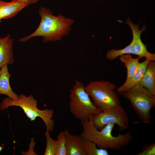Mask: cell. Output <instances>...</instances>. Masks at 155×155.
I'll use <instances>...</instances> for the list:
<instances>
[{"label": "cell", "mask_w": 155, "mask_h": 155, "mask_svg": "<svg viewBox=\"0 0 155 155\" xmlns=\"http://www.w3.org/2000/svg\"><path fill=\"white\" fill-rule=\"evenodd\" d=\"M39 13L41 20L36 29L30 34L19 39V42H24L36 36L42 37L44 43L55 42L69 34L74 22L73 19L66 18L60 13L54 16L50 9L43 7L39 10Z\"/></svg>", "instance_id": "cell-1"}, {"label": "cell", "mask_w": 155, "mask_h": 155, "mask_svg": "<svg viewBox=\"0 0 155 155\" xmlns=\"http://www.w3.org/2000/svg\"><path fill=\"white\" fill-rule=\"evenodd\" d=\"M92 116L88 120L81 121L82 131L80 135L82 137L93 142L98 148L106 150H120L131 141L133 137L130 131L117 136L113 135L114 124H107L99 130L92 122Z\"/></svg>", "instance_id": "cell-2"}, {"label": "cell", "mask_w": 155, "mask_h": 155, "mask_svg": "<svg viewBox=\"0 0 155 155\" xmlns=\"http://www.w3.org/2000/svg\"><path fill=\"white\" fill-rule=\"evenodd\" d=\"M118 93L129 101L132 108L143 123L151 124L150 111L155 106V95L139 83Z\"/></svg>", "instance_id": "cell-3"}, {"label": "cell", "mask_w": 155, "mask_h": 155, "mask_svg": "<svg viewBox=\"0 0 155 155\" xmlns=\"http://www.w3.org/2000/svg\"><path fill=\"white\" fill-rule=\"evenodd\" d=\"M37 100L32 95L26 96L20 94L16 100H12L9 97L4 98L0 104V109L3 111L10 106L20 107L31 121L39 117L44 122L46 130L49 132L52 131L55 124L54 120L52 119L54 111L47 109L40 110L37 107Z\"/></svg>", "instance_id": "cell-4"}, {"label": "cell", "mask_w": 155, "mask_h": 155, "mask_svg": "<svg viewBox=\"0 0 155 155\" xmlns=\"http://www.w3.org/2000/svg\"><path fill=\"white\" fill-rule=\"evenodd\" d=\"M84 84L76 80L70 91L69 111L76 119L84 121L102 111L91 101Z\"/></svg>", "instance_id": "cell-5"}, {"label": "cell", "mask_w": 155, "mask_h": 155, "mask_svg": "<svg viewBox=\"0 0 155 155\" xmlns=\"http://www.w3.org/2000/svg\"><path fill=\"white\" fill-rule=\"evenodd\" d=\"M116 86L109 81L101 80L90 82L85 90L92 100L94 104L102 111L121 105Z\"/></svg>", "instance_id": "cell-6"}, {"label": "cell", "mask_w": 155, "mask_h": 155, "mask_svg": "<svg viewBox=\"0 0 155 155\" xmlns=\"http://www.w3.org/2000/svg\"><path fill=\"white\" fill-rule=\"evenodd\" d=\"M124 23L128 24L132 30L133 37L131 42L123 49H112L108 51L106 55V59L112 60L122 55L133 54L138 56L140 58L145 57L155 61V54L148 51L146 46L143 43L141 38V33L146 30L145 25L144 24L141 30H140L138 26L139 23L135 25L131 21L128 16L126 21Z\"/></svg>", "instance_id": "cell-7"}, {"label": "cell", "mask_w": 155, "mask_h": 155, "mask_svg": "<svg viewBox=\"0 0 155 155\" xmlns=\"http://www.w3.org/2000/svg\"><path fill=\"white\" fill-rule=\"evenodd\" d=\"M92 119L94 125L99 130L108 124L117 125L121 131L126 130L129 126V118L121 105L102 111L93 115Z\"/></svg>", "instance_id": "cell-8"}, {"label": "cell", "mask_w": 155, "mask_h": 155, "mask_svg": "<svg viewBox=\"0 0 155 155\" xmlns=\"http://www.w3.org/2000/svg\"><path fill=\"white\" fill-rule=\"evenodd\" d=\"M29 5L20 0H12L8 2L0 0V22L15 17Z\"/></svg>", "instance_id": "cell-9"}, {"label": "cell", "mask_w": 155, "mask_h": 155, "mask_svg": "<svg viewBox=\"0 0 155 155\" xmlns=\"http://www.w3.org/2000/svg\"><path fill=\"white\" fill-rule=\"evenodd\" d=\"M10 34L4 37H0V69L5 64L11 65L14 63L13 39Z\"/></svg>", "instance_id": "cell-10"}, {"label": "cell", "mask_w": 155, "mask_h": 155, "mask_svg": "<svg viewBox=\"0 0 155 155\" xmlns=\"http://www.w3.org/2000/svg\"><path fill=\"white\" fill-rule=\"evenodd\" d=\"M67 155H86L84 149L80 135H72L65 131Z\"/></svg>", "instance_id": "cell-11"}, {"label": "cell", "mask_w": 155, "mask_h": 155, "mask_svg": "<svg viewBox=\"0 0 155 155\" xmlns=\"http://www.w3.org/2000/svg\"><path fill=\"white\" fill-rule=\"evenodd\" d=\"M7 64L2 66L0 70V94L7 96L12 100H17L18 95L12 90L9 84V79L11 75L9 73Z\"/></svg>", "instance_id": "cell-12"}, {"label": "cell", "mask_w": 155, "mask_h": 155, "mask_svg": "<svg viewBox=\"0 0 155 155\" xmlns=\"http://www.w3.org/2000/svg\"><path fill=\"white\" fill-rule=\"evenodd\" d=\"M150 59L146 58L145 60L139 63L137 70L133 76L124 83L117 90L119 93L129 89L138 84L143 76Z\"/></svg>", "instance_id": "cell-13"}, {"label": "cell", "mask_w": 155, "mask_h": 155, "mask_svg": "<svg viewBox=\"0 0 155 155\" xmlns=\"http://www.w3.org/2000/svg\"><path fill=\"white\" fill-rule=\"evenodd\" d=\"M139 84L155 95V62L151 60Z\"/></svg>", "instance_id": "cell-14"}, {"label": "cell", "mask_w": 155, "mask_h": 155, "mask_svg": "<svg viewBox=\"0 0 155 155\" xmlns=\"http://www.w3.org/2000/svg\"><path fill=\"white\" fill-rule=\"evenodd\" d=\"M138 57L136 58H133L130 54L122 55L119 56L121 61L125 65L127 69V77L125 81L131 79L136 73L140 63Z\"/></svg>", "instance_id": "cell-15"}, {"label": "cell", "mask_w": 155, "mask_h": 155, "mask_svg": "<svg viewBox=\"0 0 155 155\" xmlns=\"http://www.w3.org/2000/svg\"><path fill=\"white\" fill-rule=\"evenodd\" d=\"M84 149L86 155H108L107 150L98 148L93 142L82 137Z\"/></svg>", "instance_id": "cell-16"}, {"label": "cell", "mask_w": 155, "mask_h": 155, "mask_svg": "<svg viewBox=\"0 0 155 155\" xmlns=\"http://www.w3.org/2000/svg\"><path fill=\"white\" fill-rule=\"evenodd\" d=\"M55 155H67L65 131L60 132L57 136Z\"/></svg>", "instance_id": "cell-17"}, {"label": "cell", "mask_w": 155, "mask_h": 155, "mask_svg": "<svg viewBox=\"0 0 155 155\" xmlns=\"http://www.w3.org/2000/svg\"><path fill=\"white\" fill-rule=\"evenodd\" d=\"M49 132L47 130L45 133L46 144L44 155H55L56 140L51 137Z\"/></svg>", "instance_id": "cell-18"}, {"label": "cell", "mask_w": 155, "mask_h": 155, "mask_svg": "<svg viewBox=\"0 0 155 155\" xmlns=\"http://www.w3.org/2000/svg\"><path fill=\"white\" fill-rule=\"evenodd\" d=\"M138 155H155V144H150L145 146L143 150L139 153Z\"/></svg>", "instance_id": "cell-19"}, {"label": "cell", "mask_w": 155, "mask_h": 155, "mask_svg": "<svg viewBox=\"0 0 155 155\" xmlns=\"http://www.w3.org/2000/svg\"><path fill=\"white\" fill-rule=\"evenodd\" d=\"M28 3L29 5L35 4L39 1V0H20Z\"/></svg>", "instance_id": "cell-20"}, {"label": "cell", "mask_w": 155, "mask_h": 155, "mask_svg": "<svg viewBox=\"0 0 155 155\" xmlns=\"http://www.w3.org/2000/svg\"><path fill=\"white\" fill-rule=\"evenodd\" d=\"M3 148V147L0 146V152H1Z\"/></svg>", "instance_id": "cell-21"}]
</instances>
